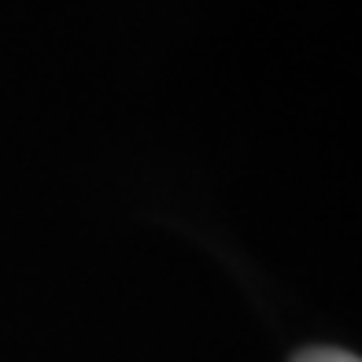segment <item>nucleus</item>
<instances>
[{
  "instance_id": "f257e3e1",
  "label": "nucleus",
  "mask_w": 362,
  "mask_h": 362,
  "mask_svg": "<svg viewBox=\"0 0 362 362\" xmlns=\"http://www.w3.org/2000/svg\"><path fill=\"white\" fill-rule=\"evenodd\" d=\"M292 362H362V358L351 355V351H340V348H307Z\"/></svg>"
}]
</instances>
